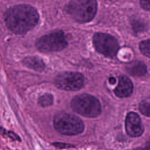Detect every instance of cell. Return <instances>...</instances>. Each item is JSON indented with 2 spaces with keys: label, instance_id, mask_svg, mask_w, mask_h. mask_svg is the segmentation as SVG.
<instances>
[{
  "label": "cell",
  "instance_id": "6da1fadb",
  "mask_svg": "<svg viewBox=\"0 0 150 150\" xmlns=\"http://www.w3.org/2000/svg\"><path fill=\"white\" fill-rule=\"evenodd\" d=\"M39 19L36 9L26 4L12 6L5 14V21L8 28L18 35H23L33 29L37 25Z\"/></svg>",
  "mask_w": 150,
  "mask_h": 150
},
{
  "label": "cell",
  "instance_id": "7a4b0ae2",
  "mask_svg": "<svg viewBox=\"0 0 150 150\" xmlns=\"http://www.w3.org/2000/svg\"><path fill=\"white\" fill-rule=\"evenodd\" d=\"M97 10L96 0H71L66 6L69 15L76 21L86 23L91 21Z\"/></svg>",
  "mask_w": 150,
  "mask_h": 150
},
{
  "label": "cell",
  "instance_id": "3957f363",
  "mask_svg": "<svg viewBox=\"0 0 150 150\" xmlns=\"http://www.w3.org/2000/svg\"><path fill=\"white\" fill-rule=\"evenodd\" d=\"M70 105L74 112L88 118L98 117L101 111L98 100L93 96L86 93L74 96L71 101Z\"/></svg>",
  "mask_w": 150,
  "mask_h": 150
},
{
  "label": "cell",
  "instance_id": "277c9868",
  "mask_svg": "<svg viewBox=\"0 0 150 150\" xmlns=\"http://www.w3.org/2000/svg\"><path fill=\"white\" fill-rule=\"evenodd\" d=\"M53 126L57 132L66 135H78L84 128L83 122L80 118L67 112H60L55 115Z\"/></svg>",
  "mask_w": 150,
  "mask_h": 150
},
{
  "label": "cell",
  "instance_id": "5b68a950",
  "mask_svg": "<svg viewBox=\"0 0 150 150\" xmlns=\"http://www.w3.org/2000/svg\"><path fill=\"white\" fill-rule=\"evenodd\" d=\"M36 48L42 52H58L67 46V42L62 31H57L45 35L39 38L36 43Z\"/></svg>",
  "mask_w": 150,
  "mask_h": 150
},
{
  "label": "cell",
  "instance_id": "8992f818",
  "mask_svg": "<svg viewBox=\"0 0 150 150\" xmlns=\"http://www.w3.org/2000/svg\"><path fill=\"white\" fill-rule=\"evenodd\" d=\"M93 42L96 50L107 57H114L119 49L117 39L107 33H95L93 36Z\"/></svg>",
  "mask_w": 150,
  "mask_h": 150
},
{
  "label": "cell",
  "instance_id": "52a82bcc",
  "mask_svg": "<svg viewBox=\"0 0 150 150\" xmlns=\"http://www.w3.org/2000/svg\"><path fill=\"white\" fill-rule=\"evenodd\" d=\"M84 78L78 72L67 71L59 74L54 79L57 88L66 91H77L83 87Z\"/></svg>",
  "mask_w": 150,
  "mask_h": 150
},
{
  "label": "cell",
  "instance_id": "ba28073f",
  "mask_svg": "<svg viewBox=\"0 0 150 150\" xmlns=\"http://www.w3.org/2000/svg\"><path fill=\"white\" fill-rule=\"evenodd\" d=\"M125 125L127 133L131 137H139L144 132L140 117L135 112H130L127 115Z\"/></svg>",
  "mask_w": 150,
  "mask_h": 150
},
{
  "label": "cell",
  "instance_id": "9c48e42d",
  "mask_svg": "<svg viewBox=\"0 0 150 150\" xmlns=\"http://www.w3.org/2000/svg\"><path fill=\"white\" fill-rule=\"evenodd\" d=\"M133 89V85L130 79L125 76L119 77L118 84L114 90V93L119 97H127L129 96Z\"/></svg>",
  "mask_w": 150,
  "mask_h": 150
},
{
  "label": "cell",
  "instance_id": "30bf717a",
  "mask_svg": "<svg viewBox=\"0 0 150 150\" xmlns=\"http://www.w3.org/2000/svg\"><path fill=\"white\" fill-rule=\"evenodd\" d=\"M128 73L134 76H142L146 73L145 64L139 61H133L129 63L126 67Z\"/></svg>",
  "mask_w": 150,
  "mask_h": 150
},
{
  "label": "cell",
  "instance_id": "8fae6325",
  "mask_svg": "<svg viewBox=\"0 0 150 150\" xmlns=\"http://www.w3.org/2000/svg\"><path fill=\"white\" fill-rule=\"evenodd\" d=\"M23 64L28 67L38 71H42L45 67L43 61L37 57L30 56L25 58L23 60Z\"/></svg>",
  "mask_w": 150,
  "mask_h": 150
},
{
  "label": "cell",
  "instance_id": "7c38bea8",
  "mask_svg": "<svg viewBox=\"0 0 150 150\" xmlns=\"http://www.w3.org/2000/svg\"><path fill=\"white\" fill-rule=\"evenodd\" d=\"M53 101V96L50 94L46 93L40 96L38 99L39 104L43 107L50 106L52 104Z\"/></svg>",
  "mask_w": 150,
  "mask_h": 150
},
{
  "label": "cell",
  "instance_id": "4fadbf2b",
  "mask_svg": "<svg viewBox=\"0 0 150 150\" xmlns=\"http://www.w3.org/2000/svg\"><path fill=\"white\" fill-rule=\"evenodd\" d=\"M139 49L143 54L150 57V39L141 42L139 44Z\"/></svg>",
  "mask_w": 150,
  "mask_h": 150
},
{
  "label": "cell",
  "instance_id": "5bb4252c",
  "mask_svg": "<svg viewBox=\"0 0 150 150\" xmlns=\"http://www.w3.org/2000/svg\"><path fill=\"white\" fill-rule=\"evenodd\" d=\"M139 110L142 114L150 117V103L145 101L141 102L139 104Z\"/></svg>",
  "mask_w": 150,
  "mask_h": 150
},
{
  "label": "cell",
  "instance_id": "9a60e30c",
  "mask_svg": "<svg viewBox=\"0 0 150 150\" xmlns=\"http://www.w3.org/2000/svg\"><path fill=\"white\" fill-rule=\"evenodd\" d=\"M132 26L133 29L136 32H140L144 30L145 28L144 23L141 20H138V19H135L132 21Z\"/></svg>",
  "mask_w": 150,
  "mask_h": 150
},
{
  "label": "cell",
  "instance_id": "2e32d148",
  "mask_svg": "<svg viewBox=\"0 0 150 150\" xmlns=\"http://www.w3.org/2000/svg\"><path fill=\"white\" fill-rule=\"evenodd\" d=\"M140 5L143 9L150 11V0H140Z\"/></svg>",
  "mask_w": 150,
  "mask_h": 150
},
{
  "label": "cell",
  "instance_id": "e0dca14e",
  "mask_svg": "<svg viewBox=\"0 0 150 150\" xmlns=\"http://www.w3.org/2000/svg\"><path fill=\"white\" fill-rule=\"evenodd\" d=\"M53 145L58 148H69L71 147L72 146H70L71 145H69V144H64V143H54L53 144Z\"/></svg>",
  "mask_w": 150,
  "mask_h": 150
},
{
  "label": "cell",
  "instance_id": "ac0fdd59",
  "mask_svg": "<svg viewBox=\"0 0 150 150\" xmlns=\"http://www.w3.org/2000/svg\"><path fill=\"white\" fill-rule=\"evenodd\" d=\"M115 82H116V80H115V79L114 77H110L109 78V83H110V84H114L115 83Z\"/></svg>",
  "mask_w": 150,
  "mask_h": 150
},
{
  "label": "cell",
  "instance_id": "d6986e66",
  "mask_svg": "<svg viewBox=\"0 0 150 150\" xmlns=\"http://www.w3.org/2000/svg\"><path fill=\"white\" fill-rule=\"evenodd\" d=\"M133 150H150V148L148 146H146L145 148H138Z\"/></svg>",
  "mask_w": 150,
  "mask_h": 150
},
{
  "label": "cell",
  "instance_id": "ffe728a7",
  "mask_svg": "<svg viewBox=\"0 0 150 150\" xmlns=\"http://www.w3.org/2000/svg\"><path fill=\"white\" fill-rule=\"evenodd\" d=\"M147 146H148V147H149V148H150V141H149V145H148Z\"/></svg>",
  "mask_w": 150,
  "mask_h": 150
},
{
  "label": "cell",
  "instance_id": "44dd1931",
  "mask_svg": "<svg viewBox=\"0 0 150 150\" xmlns=\"http://www.w3.org/2000/svg\"><path fill=\"white\" fill-rule=\"evenodd\" d=\"M109 1H114V0H109Z\"/></svg>",
  "mask_w": 150,
  "mask_h": 150
}]
</instances>
